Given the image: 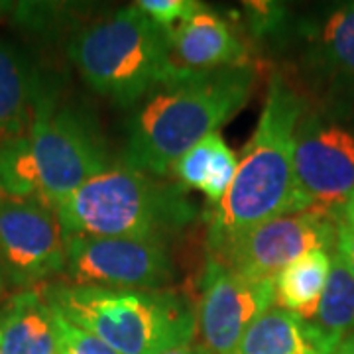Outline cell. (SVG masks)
I'll list each match as a JSON object with an SVG mask.
<instances>
[{
	"label": "cell",
	"instance_id": "10",
	"mask_svg": "<svg viewBox=\"0 0 354 354\" xmlns=\"http://www.w3.org/2000/svg\"><path fill=\"white\" fill-rule=\"evenodd\" d=\"M65 272V234L50 205L0 195V276L6 288L34 290Z\"/></svg>",
	"mask_w": 354,
	"mask_h": 354
},
{
	"label": "cell",
	"instance_id": "1",
	"mask_svg": "<svg viewBox=\"0 0 354 354\" xmlns=\"http://www.w3.org/2000/svg\"><path fill=\"white\" fill-rule=\"evenodd\" d=\"M256 85L252 62L213 71L181 69L130 109L120 162L165 177L176 160L228 122Z\"/></svg>",
	"mask_w": 354,
	"mask_h": 354
},
{
	"label": "cell",
	"instance_id": "16",
	"mask_svg": "<svg viewBox=\"0 0 354 354\" xmlns=\"http://www.w3.org/2000/svg\"><path fill=\"white\" fill-rule=\"evenodd\" d=\"M327 339L297 313L270 307L244 333L234 354H335Z\"/></svg>",
	"mask_w": 354,
	"mask_h": 354
},
{
	"label": "cell",
	"instance_id": "28",
	"mask_svg": "<svg viewBox=\"0 0 354 354\" xmlns=\"http://www.w3.org/2000/svg\"><path fill=\"white\" fill-rule=\"evenodd\" d=\"M341 218H342V221H346L348 225H353V227H354V191H353V195H351V197L346 199V203L342 205Z\"/></svg>",
	"mask_w": 354,
	"mask_h": 354
},
{
	"label": "cell",
	"instance_id": "21",
	"mask_svg": "<svg viewBox=\"0 0 354 354\" xmlns=\"http://www.w3.org/2000/svg\"><path fill=\"white\" fill-rule=\"evenodd\" d=\"M218 140H221L218 132L209 134L207 138L197 142L193 148L177 158L176 164L171 165V174L177 177L179 185H183L185 189H203L211 164H213Z\"/></svg>",
	"mask_w": 354,
	"mask_h": 354
},
{
	"label": "cell",
	"instance_id": "12",
	"mask_svg": "<svg viewBox=\"0 0 354 354\" xmlns=\"http://www.w3.org/2000/svg\"><path fill=\"white\" fill-rule=\"evenodd\" d=\"M197 329L209 354H234L244 333L276 305L274 279H250L209 256L203 274Z\"/></svg>",
	"mask_w": 354,
	"mask_h": 354
},
{
	"label": "cell",
	"instance_id": "18",
	"mask_svg": "<svg viewBox=\"0 0 354 354\" xmlns=\"http://www.w3.org/2000/svg\"><path fill=\"white\" fill-rule=\"evenodd\" d=\"M307 321H311L335 351L346 337L354 335V278L335 250L327 288L313 317Z\"/></svg>",
	"mask_w": 354,
	"mask_h": 354
},
{
	"label": "cell",
	"instance_id": "19",
	"mask_svg": "<svg viewBox=\"0 0 354 354\" xmlns=\"http://www.w3.org/2000/svg\"><path fill=\"white\" fill-rule=\"evenodd\" d=\"M0 195L39 199V177L28 130L0 140Z\"/></svg>",
	"mask_w": 354,
	"mask_h": 354
},
{
	"label": "cell",
	"instance_id": "24",
	"mask_svg": "<svg viewBox=\"0 0 354 354\" xmlns=\"http://www.w3.org/2000/svg\"><path fill=\"white\" fill-rule=\"evenodd\" d=\"M53 313H55L59 354H118L99 337H95L93 333L73 325L64 315H59L55 309H53Z\"/></svg>",
	"mask_w": 354,
	"mask_h": 354
},
{
	"label": "cell",
	"instance_id": "7",
	"mask_svg": "<svg viewBox=\"0 0 354 354\" xmlns=\"http://www.w3.org/2000/svg\"><path fill=\"white\" fill-rule=\"evenodd\" d=\"M293 213L341 215L354 191V102L307 99L295 127Z\"/></svg>",
	"mask_w": 354,
	"mask_h": 354
},
{
	"label": "cell",
	"instance_id": "31",
	"mask_svg": "<svg viewBox=\"0 0 354 354\" xmlns=\"http://www.w3.org/2000/svg\"><path fill=\"white\" fill-rule=\"evenodd\" d=\"M10 8H12V4H10V2H0V14L8 12Z\"/></svg>",
	"mask_w": 354,
	"mask_h": 354
},
{
	"label": "cell",
	"instance_id": "27",
	"mask_svg": "<svg viewBox=\"0 0 354 354\" xmlns=\"http://www.w3.org/2000/svg\"><path fill=\"white\" fill-rule=\"evenodd\" d=\"M162 354H209L205 346H197V344H185V346H177L171 351H165Z\"/></svg>",
	"mask_w": 354,
	"mask_h": 354
},
{
	"label": "cell",
	"instance_id": "2",
	"mask_svg": "<svg viewBox=\"0 0 354 354\" xmlns=\"http://www.w3.org/2000/svg\"><path fill=\"white\" fill-rule=\"evenodd\" d=\"M307 97L288 73L274 71L250 142L225 199L209 207L207 246L221 254L232 241L258 225L293 213L295 201V127Z\"/></svg>",
	"mask_w": 354,
	"mask_h": 354
},
{
	"label": "cell",
	"instance_id": "6",
	"mask_svg": "<svg viewBox=\"0 0 354 354\" xmlns=\"http://www.w3.org/2000/svg\"><path fill=\"white\" fill-rule=\"evenodd\" d=\"M39 199L55 209L88 179L111 169V144L85 102L64 99L55 77H41L28 127Z\"/></svg>",
	"mask_w": 354,
	"mask_h": 354
},
{
	"label": "cell",
	"instance_id": "8",
	"mask_svg": "<svg viewBox=\"0 0 354 354\" xmlns=\"http://www.w3.org/2000/svg\"><path fill=\"white\" fill-rule=\"evenodd\" d=\"M276 44L307 99L354 102V0L291 16Z\"/></svg>",
	"mask_w": 354,
	"mask_h": 354
},
{
	"label": "cell",
	"instance_id": "22",
	"mask_svg": "<svg viewBox=\"0 0 354 354\" xmlns=\"http://www.w3.org/2000/svg\"><path fill=\"white\" fill-rule=\"evenodd\" d=\"M236 169H239V158H236V153L228 148L225 138L221 136L218 144H216L209 176H207V181H205V185H203L201 189L211 207H215V205H218L225 199V195H227L232 181H234Z\"/></svg>",
	"mask_w": 354,
	"mask_h": 354
},
{
	"label": "cell",
	"instance_id": "4",
	"mask_svg": "<svg viewBox=\"0 0 354 354\" xmlns=\"http://www.w3.org/2000/svg\"><path fill=\"white\" fill-rule=\"evenodd\" d=\"M48 304L67 321L93 333L118 354H162L193 344L197 307L171 290H113L51 281Z\"/></svg>",
	"mask_w": 354,
	"mask_h": 354
},
{
	"label": "cell",
	"instance_id": "26",
	"mask_svg": "<svg viewBox=\"0 0 354 354\" xmlns=\"http://www.w3.org/2000/svg\"><path fill=\"white\" fill-rule=\"evenodd\" d=\"M335 252L342 260V264L348 268V272L354 278V227L342 218H339V227H337Z\"/></svg>",
	"mask_w": 354,
	"mask_h": 354
},
{
	"label": "cell",
	"instance_id": "20",
	"mask_svg": "<svg viewBox=\"0 0 354 354\" xmlns=\"http://www.w3.org/2000/svg\"><path fill=\"white\" fill-rule=\"evenodd\" d=\"M12 14L16 24L28 32L39 36L67 34V38L83 24L79 14L83 12L79 4L65 2H18L12 4Z\"/></svg>",
	"mask_w": 354,
	"mask_h": 354
},
{
	"label": "cell",
	"instance_id": "29",
	"mask_svg": "<svg viewBox=\"0 0 354 354\" xmlns=\"http://www.w3.org/2000/svg\"><path fill=\"white\" fill-rule=\"evenodd\" d=\"M335 354H354V335L346 337V339L339 344V348H337V353Z\"/></svg>",
	"mask_w": 354,
	"mask_h": 354
},
{
	"label": "cell",
	"instance_id": "32",
	"mask_svg": "<svg viewBox=\"0 0 354 354\" xmlns=\"http://www.w3.org/2000/svg\"><path fill=\"white\" fill-rule=\"evenodd\" d=\"M0 354H2V353H0Z\"/></svg>",
	"mask_w": 354,
	"mask_h": 354
},
{
	"label": "cell",
	"instance_id": "3",
	"mask_svg": "<svg viewBox=\"0 0 354 354\" xmlns=\"http://www.w3.org/2000/svg\"><path fill=\"white\" fill-rule=\"evenodd\" d=\"M65 236H109L167 242L197 218L187 189L116 164L102 171L55 209Z\"/></svg>",
	"mask_w": 354,
	"mask_h": 354
},
{
	"label": "cell",
	"instance_id": "17",
	"mask_svg": "<svg viewBox=\"0 0 354 354\" xmlns=\"http://www.w3.org/2000/svg\"><path fill=\"white\" fill-rule=\"evenodd\" d=\"M333 266V250H311L286 266L274 279L276 305L311 319L327 288Z\"/></svg>",
	"mask_w": 354,
	"mask_h": 354
},
{
	"label": "cell",
	"instance_id": "9",
	"mask_svg": "<svg viewBox=\"0 0 354 354\" xmlns=\"http://www.w3.org/2000/svg\"><path fill=\"white\" fill-rule=\"evenodd\" d=\"M65 281L113 290H167L176 266L167 244L140 239L65 236Z\"/></svg>",
	"mask_w": 354,
	"mask_h": 354
},
{
	"label": "cell",
	"instance_id": "11",
	"mask_svg": "<svg viewBox=\"0 0 354 354\" xmlns=\"http://www.w3.org/2000/svg\"><path fill=\"white\" fill-rule=\"evenodd\" d=\"M341 215L319 211L288 213L266 221L232 241L213 258L250 279H276L279 272L311 250H335Z\"/></svg>",
	"mask_w": 354,
	"mask_h": 354
},
{
	"label": "cell",
	"instance_id": "14",
	"mask_svg": "<svg viewBox=\"0 0 354 354\" xmlns=\"http://www.w3.org/2000/svg\"><path fill=\"white\" fill-rule=\"evenodd\" d=\"M0 353L59 354L55 313L41 288L16 291L0 307Z\"/></svg>",
	"mask_w": 354,
	"mask_h": 354
},
{
	"label": "cell",
	"instance_id": "25",
	"mask_svg": "<svg viewBox=\"0 0 354 354\" xmlns=\"http://www.w3.org/2000/svg\"><path fill=\"white\" fill-rule=\"evenodd\" d=\"M136 6L144 14H148V18L164 32L174 30L203 8V4L197 0H140Z\"/></svg>",
	"mask_w": 354,
	"mask_h": 354
},
{
	"label": "cell",
	"instance_id": "30",
	"mask_svg": "<svg viewBox=\"0 0 354 354\" xmlns=\"http://www.w3.org/2000/svg\"><path fill=\"white\" fill-rule=\"evenodd\" d=\"M4 291H6V283H4V279L0 276V307L4 304Z\"/></svg>",
	"mask_w": 354,
	"mask_h": 354
},
{
	"label": "cell",
	"instance_id": "13",
	"mask_svg": "<svg viewBox=\"0 0 354 354\" xmlns=\"http://www.w3.org/2000/svg\"><path fill=\"white\" fill-rule=\"evenodd\" d=\"M165 34L171 57L181 69L213 71L250 62L246 44L232 24L207 6Z\"/></svg>",
	"mask_w": 354,
	"mask_h": 354
},
{
	"label": "cell",
	"instance_id": "5",
	"mask_svg": "<svg viewBox=\"0 0 354 354\" xmlns=\"http://www.w3.org/2000/svg\"><path fill=\"white\" fill-rule=\"evenodd\" d=\"M65 50L93 93L128 111L181 71L167 34L136 4L85 22L67 38Z\"/></svg>",
	"mask_w": 354,
	"mask_h": 354
},
{
	"label": "cell",
	"instance_id": "15",
	"mask_svg": "<svg viewBox=\"0 0 354 354\" xmlns=\"http://www.w3.org/2000/svg\"><path fill=\"white\" fill-rule=\"evenodd\" d=\"M41 77L22 46L0 39V140L28 130Z\"/></svg>",
	"mask_w": 354,
	"mask_h": 354
},
{
	"label": "cell",
	"instance_id": "23",
	"mask_svg": "<svg viewBox=\"0 0 354 354\" xmlns=\"http://www.w3.org/2000/svg\"><path fill=\"white\" fill-rule=\"evenodd\" d=\"M246 22L256 38L276 39L283 34L291 20L290 8L281 2H244Z\"/></svg>",
	"mask_w": 354,
	"mask_h": 354
}]
</instances>
